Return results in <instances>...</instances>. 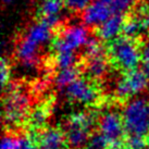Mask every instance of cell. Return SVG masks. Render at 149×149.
<instances>
[{
  "label": "cell",
  "mask_w": 149,
  "mask_h": 149,
  "mask_svg": "<svg viewBox=\"0 0 149 149\" xmlns=\"http://www.w3.org/2000/svg\"><path fill=\"white\" fill-rule=\"evenodd\" d=\"M139 39L125 37L121 35L114 40L107 42L106 54L109 63L123 74L138 69L141 63V45Z\"/></svg>",
  "instance_id": "1"
},
{
  "label": "cell",
  "mask_w": 149,
  "mask_h": 149,
  "mask_svg": "<svg viewBox=\"0 0 149 149\" xmlns=\"http://www.w3.org/2000/svg\"><path fill=\"white\" fill-rule=\"evenodd\" d=\"M98 116L93 111H81L71 114L66 121L64 131L69 147L73 149L86 147L94 128L98 126Z\"/></svg>",
  "instance_id": "2"
},
{
  "label": "cell",
  "mask_w": 149,
  "mask_h": 149,
  "mask_svg": "<svg viewBox=\"0 0 149 149\" xmlns=\"http://www.w3.org/2000/svg\"><path fill=\"white\" fill-rule=\"evenodd\" d=\"M3 121L8 126H17L29 116V98L19 87L9 84L4 88Z\"/></svg>",
  "instance_id": "3"
},
{
  "label": "cell",
  "mask_w": 149,
  "mask_h": 149,
  "mask_svg": "<svg viewBox=\"0 0 149 149\" xmlns=\"http://www.w3.org/2000/svg\"><path fill=\"white\" fill-rule=\"evenodd\" d=\"M126 136L146 137L149 133L148 104L141 98L130 100L122 112Z\"/></svg>",
  "instance_id": "4"
},
{
  "label": "cell",
  "mask_w": 149,
  "mask_h": 149,
  "mask_svg": "<svg viewBox=\"0 0 149 149\" xmlns=\"http://www.w3.org/2000/svg\"><path fill=\"white\" fill-rule=\"evenodd\" d=\"M89 39L88 31L84 25H72L63 29L61 34L52 40V48L56 54L75 52L81 47H85Z\"/></svg>",
  "instance_id": "5"
},
{
  "label": "cell",
  "mask_w": 149,
  "mask_h": 149,
  "mask_svg": "<svg viewBox=\"0 0 149 149\" xmlns=\"http://www.w3.org/2000/svg\"><path fill=\"white\" fill-rule=\"evenodd\" d=\"M149 79L143 70L136 69L124 73L116 85V97L120 101L128 100L145 91Z\"/></svg>",
  "instance_id": "6"
},
{
  "label": "cell",
  "mask_w": 149,
  "mask_h": 149,
  "mask_svg": "<svg viewBox=\"0 0 149 149\" xmlns=\"http://www.w3.org/2000/svg\"><path fill=\"white\" fill-rule=\"evenodd\" d=\"M65 96L71 100L86 106L97 104L100 101V91L96 82L79 77L64 89Z\"/></svg>",
  "instance_id": "7"
},
{
  "label": "cell",
  "mask_w": 149,
  "mask_h": 149,
  "mask_svg": "<svg viewBox=\"0 0 149 149\" xmlns=\"http://www.w3.org/2000/svg\"><path fill=\"white\" fill-rule=\"evenodd\" d=\"M98 132H100L112 144L123 141L126 135L122 113L116 111H107L98 120Z\"/></svg>",
  "instance_id": "8"
},
{
  "label": "cell",
  "mask_w": 149,
  "mask_h": 149,
  "mask_svg": "<svg viewBox=\"0 0 149 149\" xmlns=\"http://www.w3.org/2000/svg\"><path fill=\"white\" fill-rule=\"evenodd\" d=\"M111 17L113 12L108 0H94L83 12V22L87 26L96 29Z\"/></svg>",
  "instance_id": "9"
},
{
  "label": "cell",
  "mask_w": 149,
  "mask_h": 149,
  "mask_svg": "<svg viewBox=\"0 0 149 149\" xmlns=\"http://www.w3.org/2000/svg\"><path fill=\"white\" fill-rule=\"evenodd\" d=\"M64 7L63 0H42L37 10L38 21L44 22L54 29L60 23V14Z\"/></svg>",
  "instance_id": "10"
},
{
  "label": "cell",
  "mask_w": 149,
  "mask_h": 149,
  "mask_svg": "<svg viewBox=\"0 0 149 149\" xmlns=\"http://www.w3.org/2000/svg\"><path fill=\"white\" fill-rule=\"evenodd\" d=\"M38 149H68V141L64 132L54 127H47L37 134L35 139Z\"/></svg>",
  "instance_id": "11"
},
{
  "label": "cell",
  "mask_w": 149,
  "mask_h": 149,
  "mask_svg": "<svg viewBox=\"0 0 149 149\" xmlns=\"http://www.w3.org/2000/svg\"><path fill=\"white\" fill-rule=\"evenodd\" d=\"M125 22V14L113 15L109 20L95 29V35L101 42H110L116 38L120 37L123 33V26Z\"/></svg>",
  "instance_id": "12"
},
{
  "label": "cell",
  "mask_w": 149,
  "mask_h": 149,
  "mask_svg": "<svg viewBox=\"0 0 149 149\" xmlns=\"http://www.w3.org/2000/svg\"><path fill=\"white\" fill-rule=\"evenodd\" d=\"M40 46L25 36L21 42L17 44V56L19 61L25 69L35 68L38 62V51Z\"/></svg>",
  "instance_id": "13"
},
{
  "label": "cell",
  "mask_w": 149,
  "mask_h": 149,
  "mask_svg": "<svg viewBox=\"0 0 149 149\" xmlns=\"http://www.w3.org/2000/svg\"><path fill=\"white\" fill-rule=\"evenodd\" d=\"M109 60L107 58V54L93 57V58H86L84 63V69L86 72L88 79L91 81L102 79L108 71Z\"/></svg>",
  "instance_id": "14"
},
{
  "label": "cell",
  "mask_w": 149,
  "mask_h": 149,
  "mask_svg": "<svg viewBox=\"0 0 149 149\" xmlns=\"http://www.w3.org/2000/svg\"><path fill=\"white\" fill-rule=\"evenodd\" d=\"M50 114V109L47 104H39L29 112V116L27 118L29 126L33 131H42L46 128V123L48 121Z\"/></svg>",
  "instance_id": "15"
},
{
  "label": "cell",
  "mask_w": 149,
  "mask_h": 149,
  "mask_svg": "<svg viewBox=\"0 0 149 149\" xmlns=\"http://www.w3.org/2000/svg\"><path fill=\"white\" fill-rule=\"evenodd\" d=\"M26 36L39 46L45 45L52 37V29L44 22L38 21L29 27Z\"/></svg>",
  "instance_id": "16"
},
{
  "label": "cell",
  "mask_w": 149,
  "mask_h": 149,
  "mask_svg": "<svg viewBox=\"0 0 149 149\" xmlns=\"http://www.w3.org/2000/svg\"><path fill=\"white\" fill-rule=\"evenodd\" d=\"M79 66L75 65L72 68L59 70L56 75V84L59 88L65 89L68 86H70L72 83H74L77 79H79Z\"/></svg>",
  "instance_id": "17"
},
{
  "label": "cell",
  "mask_w": 149,
  "mask_h": 149,
  "mask_svg": "<svg viewBox=\"0 0 149 149\" xmlns=\"http://www.w3.org/2000/svg\"><path fill=\"white\" fill-rule=\"evenodd\" d=\"M106 48L102 45V42L100 40L97 36H91L89 37L87 44L84 47V54L86 58H93V57H98V56H104Z\"/></svg>",
  "instance_id": "18"
},
{
  "label": "cell",
  "mask_w": 149,
  "mask_h": 149,
  "mask_svg": "<svg viewBox=\"0 0 149 149\" xmlns=\"http://www.w3.org/2000/svg\"><path fill=\"white\" fill-rule=\"evenodd\" d=\"M76 59L77 58L75 52H62V54H56L54 62L59 70H63L76 65L77 63Z\"/></svg>",
  "instance_id": "19"
},
{
  "label": "cell",
  "mask_w": 149,
  "mask_h": 149,
  "mask_svg": "<svg viewBox=\"0 0 149 149\" xmlns=\"http://www.w3.org/2000/svg\"><path fill=\"white\" fill-rule=\"evenodd\" d=\"M111 143L100 132H94L87 141L86 149H110Z\"/></svg>",
  "instance_id": "20"
},
{
  "label": "cell",
  "mask_w": 149,
  "mask_h": 149,
  "mask_svg": "<svg viewBox=\"0 0 149 149\" xmlns=\"http://www.w3.org/2000/svg\"><path fill=\"white\" fill-rule=\"evenodd\" d=\"M112 9L113 15L125 14L130 8H132L138 0H108Z\"/></svg>",
  "instance_id": "21"
},
{
  "label": "cell",
  "mask_w": 149,
  "mask_h": 149,
  "mask_svg": "<svg viewBox=\"0 0 149 149\" xmlns=\"http://www.w3.org/2000/svg\"><path fill=\"white\" fill-rule=\"evenodd\" d=\"M124 145L126 149H146L148 147V141L146 137L126 136Z\"/></svg>",
  "instance_id": "22"
},
{
  "label": "cell",
  "mask_w": 149,
  "mask_h": 149,
  "mask_svg": "<svg viewBox=\"0 0 149 149\" xmlns=\"http://www.w3.org/2000/svg\"><path fill=\"white\" fill-rule=\"evenodd\" d=\"M10 76H11V68H10L8 60L3 57L1 59V63H0V79H1V85L3 88H6L10 84Z\"/></svg>",
  "instance_id": "23"
},
{
  "label": "cell",
  "mask_w": 149,
  "mask_h": 149,
  "mask_svg": "<svg viewBox=\"0 0 149 149\" xmlns=\"http://www.w3.org/2000/svg\"><path fill=\"white\" fill-rule=\"evenodd\" d=\"M65 7L70 9L73 12H79V11H85V9L91 3V0H65L64 1Z\"/></svg>",
  "instance_id": "24"
},
{
  "label": "cell",
  "mask_w": 149,
  "mask_h": 149,
  "mask_svg": "<svg viewBox=\"0 0 149 149\" xmlns=\"http://www.w3.org/2000/svg\"><path fill=\"white\" fill-rule=\"evenodd\" d=\"M19 139L20 137H15L10 134L4 135L1 141V149H17L19 146Z\"/></svg>",
  "instance_id": "25"
},
{
  "label": "cell",
  "mask_w": 149,
  "mask_h": 149,
  "mask_svg": "<svg viewBox=\"0 0 149 149\" xmlns=\"http://www.w3.org/2000/svg\"><path fill=\"white\" fill-rule=\"evenodd\" d=\"M141 70L149 79V39L143 47L141 51Z\"/></svg>",
  "instance_id": "26"
},
{
  "label": "cell",
  "mask_w": 149,
  "mask_h": 149,
  "mask_svg": "<svg viewBox=\"0 0 149 149\" xmlns=\"http://www.w3.org/2000/svg\"><path fill=\"white\" fill-rule=\"evenodd\" d=\"M17 149H38V146L33 136H23L20 137Z\"/></svg>",
  "instance_id": "27"
},
{
  "label": "cell",
  "mask_w": 149,
  "mask_h": 149,
  "mask_svg": "<svg viewBox=\"0 0 149 149\" xmlns=\"http://www.w3.org/2000/svg\"><path fill=\"white\" fill-rule=\"evenodd\" d=\"M4 2H7V3H9V2H11V1H13V0H3Z\"/></svg>",
  "instance_id": "28"
},
{
  "label": "cell",
  "mask_w": 149,
  "mask_h": 149,
  "mask_svg": "<svg viewBox=\"0 0 149 149\" xmlns=\"http://www.w3.org/2000/svg\"><path fill=\"white\" fill-rule=\"evenodd\" d=\"M148 113H149V104H148Z\"/></svg>",
  "instance_id": "29"
},
{
  "label": "cell",
  "mask_w": 149,
  "mask_h": 149,
  "mask_svg": "<svg viewBox=\"0 0 149 149\" xmlns=\"http://www.w3.org/2000/svg\"><path fill=\"white\" fill-rule=\"evenodd\" d=\"M146 149H149V146H148V147H147V148H146Z\"/></svg>",
  "instance_id": "30"
},
{
  "label": "cell",
  "mask_w": 149,
  "mask_h": 149,
  "mask_svg": "<svg viewBox=\"0 0 149 149\" xmlns=\"http://www.w3.org/2000/svg\"><path fill=\"white\" fill-rule=\"evenodd\" d=\"M63 1H65V0H63Z\"/></svg>",
  "instance_id": "31"
}]
</instances>
